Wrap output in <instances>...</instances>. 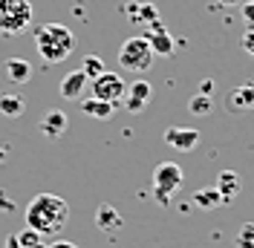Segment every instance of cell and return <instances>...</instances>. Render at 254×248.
<instances>
[{
	"mask_svg": "<svg viewBox=\"0 0 254 248\" xmlns=\"http://www.w3.org/2000/svg\"><path fill=\"white\" fill-rule=\"evenodd\" d=\"M217 3H220V6H240L243 0H217Z\"/></svg>",
	"mask_w": 254,
	"mask_h": 248,
	"instance_id": "cell-31",
	"label": "cell"
},
{
	"mask_svg": "<svg viewBox=\"0 0 254 248\" xmlns=\"http://www.w3.org/2000/svg\"><path fill=\"white\" fill-rule=\"evenodd\" d=\"M150 95H153V87L147 84V81H133L130 84V90L125 93V107L130 110V113H139V110L147 107V101H150Z\"/></svg>",
	"mask_w": 254,
	"mask_h": 248,
	"instance_id": "cell-9",
	"label": "cell"
},
{
	"mask_svg": "<svg viewBox=\"0 0 254 248\" xmlns=\"http://www.w3.org/2000/svg\"><path fill=\"white\" fill-rule=\"evenodd\" d=\"M234 246H237V248H254V222H246V225H240Z\"/></svg>",
	"mask_w": 254,
	"mask_h": 248,
	"instance_id": "cell-22",
	"label": "cell"
},
{
	"mask_svg": "<svg viewBox=\"0 0 254 248\" xmlns=\"http://www.w3.org/2000/svg\"><path fill=\"white\" fill-rule=\"evenodd\" d=\"M87 84H90V78L84 75V69H72V72H66L61 81V87H58V93H61V98H66V101H81V95H84V90H87Z\"/></svg>",
	"mask_w": 254,
	"mask_h": 248,
	"instance_id": "cell-8",
	"label": "cell"
},
{
	"mask_svg": "<svg viewBox=\"0 0 254 248\" xmlns=\"http://www.w3.org/2000/svg\"><path fill=\"white\" fill-rule=\"evenodd\" d=\"M6 248H20V243H17V237H15V234H12V237L6 240Z\"/></svg>",
	"mask_w": 254,
	"mask_h": 248,
	"instance_id": "cell-28",
	"label": "cell"
},
{
	"mask_svg": "<svg viewBox=\"0 0 254 248\" xmlns=\"http://www.w3.org/2000/svg\"><path fill=\"white\" fill-rule=\"evenodd\" d=\"M119 63L122 69H130V72H144L150 69L153 63V49H150V41L144 35H133L127 38L122 49H119Z\"/></svg>",
	"mask_w": 254,
	"mask_h": 248,
	"instance_id": "cell-4",
	"label": "cell"
},
{
	"mask_svg": "<svg viewBox=\"0 0 254 248\" xmlns=\"http://www.w3.org/2000/svg\"><path fill=\"white\" fill-rule=\"evenodd\" d=\"M199 93L202 95H214V81H211V78H205V81L199 84Z\"/></svg>",
	"mask_w": 254,
	"mask_h": 248,
	"instance_id": "cell-26",
	"label": "cell"
},
{
	"mask_svg": "<svg viewBox=\"0 0 254 248\" xmlns=\"http://www.w3.org/2000/svg\"><path fill=\"white\" fill-rule=\"evenodd\" d=\"M240 9H243V20L254 26V0H246V3H240Z\"/></svg>",
	"mask_w": 254,
	"mask_h": 248,
	"instance_id": "cell-24",
	"label": "cell"
},
{
	"mask_svg": "<svg viewBox=\"0 0 254 248\" xmlns=\"http://www.w3.org/2000/svg\"><path fill=\"white\" fill-rule=\"evenodd\" d=\"M32 3L29 0H0V32L3 35H20L32 26Z\"/></svg>",
	"mask_w": 254,
	"mask_h": 248,
	"instance_id": "cell-3",
	"label": "cell"
},
{
	"mask_svg": "<svg viewBox=\"0 0 254 248\" xmlns=\"http://www.w3.org/2000/svg\"><path fill=\"white\" fill-rule=\"evenodd\" d=\"M243 49H246V52L254 58V26L246 32V35H243Z\"/></svg>",
	"mask_w": 254,
	"mask_h": 248,
	"instance_id": "cell-25",
	"label": "cell"
},
{
	"mask_svg": "<svg viewBox=\"0 0 254 248\" xmlns=\"http://www.w3.org/2000/svg\"><path fill=\"white\" fill-rule=\"evenodd\" d=\"M3 69H6V78L15 81V84H26L32 78V63L23 61V58H9L3 63Z\"/></svg>",
	"mask_w": 254,
	"mask_h": 248,
	"instance_id": "cell-15",
	"label": "cell"
},
{
	"mask_svg": "<svg viewBox=\"0 0 254 248\" xmlns=\"http://www.w3.org/2000/svg\"><path fill=\"white\" fill-rule=\"evenodd\" d=\"M66 113H61V110H49L47 116L41 119V133L47 136V139H58L64 130H66Z\"/></svg>",
	"mask_w": 254,
	"mask_h": 248,
	"instance_id": "cell-12",
	"label": "cell"
},
{
	"mask_svg": "<svg viewBox=\"0 0 254 248\" xmlns=\"http://www.w3.org/2000/svg\"><path fill=\"white\" fill-rule=\"evenodd\" d=\"M127 12L136 17L139 23H147V26H150L153 20H159L156 6H153V3H130V6H127Z\"/></svg>",
	"mask_w": 254,
	"mask_h": 248,
	"instance_id": "cell-19",
	"label": "cell"
},
{
	"mask_svg": "<svg viewBox=\"0 0 254 248\" xmlns=\"http://www.w3.org/2000/svg\"><path fill=\"white\" fill-rule=\"evenodd\" d=\"M217 190H220L222 202H231L234 196L240 193V187H243V182H240V176L234 171H222L220 176H217Z\"/></svg>",
	"mask_w": 254,
	"mask_h": 248,
	"instance_id": "cell-13",
	"label": "cell"
},
{
	"mask_svg": "<svg viewBox=\"0 0 254 248\" xmlns=\"http://www.w3.org/2000/svg\"><path fill=\"white\" fill-rule=\"evenodd\" d=\"M113 107L116 104H110V101H101V98H81V113H87V116H93V119H98V122H107L113 116Z\"/></svg>",
	"mask_w": 254,
	"mask_h": 248,
	"instance_id": "cell-14",
	"label": "cell"
},
{
	"mask_svg": "<svg viewBox=\"0 0 254 248\" xmlns=\"http://www.w3.org/2000/svg\"><path fill=\"white\" fill-rule=\"evenodd\" d=\"M188 110H190V116H208V113L214 110V98H211V95H202V93H196L193 98H190Z\"/></svg>",
	"mask_w": 254,
	"mask_h": 248,
	"instance_id": "cell-20",
	"label": "cell"
},
{
	"mask_svg": "<svg viewBox=\"0 0 254 248\" xmlns=\"http://www.w3.org/2000/svg\"><path fill=\"white\" fill-rule=\"evenodd\" d=\"M17 243H20V248H44L41 246V234L32 231V228H23L20 234H15Z\"/></svg>",
	"mask_w": 254,
	"mask_h": 248,
	"instance_id": "cell-23",
	"label": "cell"
},
{
	"mask_svg": "<svg viewBox=\"0 0 254 248\" xmlns=\"http://www.w3.org/2000/svg\"><path fill=\"white\" fill-rule=\"evenodd\" d=\"M49 248H78L75 243H66V240H58V243H52Z\"/></svg>",
	"mask_w": 254,
	"mask_h": 248,
	"instance_id": "cell-27",
	"label": "cell"
},
{
	"mask_svg": "<svg viewBox=\"0 0 254 248\" xmlns=\"http://www.w3.org/2000/svg\"><path fill=\"white\" fill-rule=\"evenodd\" d=\"M26 228L38 231L41 237L47 234H58L69 219V205L66 199L55 196V193H38L35 199L26 205Z\"/></svg>",
	"mask_w": 254,
	"mask_h": 248,
	"instance_id": "cell-1",
	"label": "cell"
},
{
	"mask_svg": "<svg viewBox=\"0 0 254 248\" xmlns=\"http://www.w3.org/2000/svg\"><path fill=\"white\" fill-rule=\"evenodd\" d=\"M144 38L150 41V49H153V55H174V38L168 35V32L162 29V23L153 20L147 32H144Z\"/></svg>",
	"mask_w": 254,
	"mask_h": 248,
	"instance_id": "cell-10",
	"label": "cell"
},
{
	"mask_svg": "<svg viewBox=\"0 0 254 248\" xmlns=\"http://www.w3.org/2000/svg\"><path fill=\"white\" fill-rule=\"evenodd\" d=\"M81 69H84V75L93 81V78H98L101 72H104V69H107V66H104V61H101V58H95V55H87V58H84V63H81Z\"/></svg>",
	"mask_w": 254,
	"mask_h": 248,
	"instance_id": "cell-21",
	"label": "cell"
},
{
	"mask_svg": "<svg viewBox=\"0 0 254 248\" xmlns=\"http://www.w3.org/2000/svg\"><path fill=\"white\" fill-rule=\"evenodd\" d=\"M6 159H9V147H3V144H0V165H3Z\"/></svg>",
	"mask_w": 254,
	"mask_h": 248,
	"instance_id": "cell-30",
	"label": "cell"
},
{
	"mask_svg": "<svg viewBox=\"0 0 254 248\" xmlns=\"http://www.w3.org/2000/svg\"><path fill=\"white\" fill-rule=\"evenodd\" d=\"M185 173L176 162H162L156 171H153V196L159 199V205H168L171 196L182 187Z\"/></svg>",
	"mask_w": 254,
	"mask_h": 248,
	"instance_id": "cell-5",
	"label": "cell"
},
{
	"mask_svg": "<svg viewBox=\"0 0 254 248\" xmlns=\"http://www.w3.org/2000/svg\"><path fill=\"white\" fill-rule=\"evenodd\" d=\"M35 49L47 63H61L75 49V35L64 23H44L35 32Z\"/></svg>",
	"mask_w": 254,
	"mask_h": 248,
	"instance_id": "cell-2",
	"label": "cell"
},
{
	"mask_svg": "<svg viewBox=\"0 0 254 248\" xmlns=\"http://www.w3.org/2000/svg\"><path fill=\"white\" fill-rule=\"evenodd\" d=\"M90 87H93V95L95 98H101V101H110V104H119L127 93V84L122 81L119 72H110V69H104L98 78L90 81Z\"/></svg>",
	"mask_w": 254,
	"mask_h": 248,
	"instance_id": "cell-6",
	"label": "cell"
},
{
	"mask_svg": "<svg viewBox=\"0 0 254 248\" xmlns=\"http://www.w3.org/2000/svg\"><path fill=\"white\" fill-rule=\"evenodd\" d=\"M95 228H101V231H107V234L119 231V228H122V214H119L113 205H107V202L98 205V208H95Z\"/></svg>",
	"mask_w": 254,
	"mask_h": 248,
	"instance_id": "cell-11",
	"label": "cell"
},
{
	"mask_svg": "<svg viewBox=\"0 0 254 248\" xmlns=\"http://www.w3.org/2000/svg\"><path fill=\"white\" fill-rule=\"evenodd\" d=\"M0 208H12V202H9V196H6V193H0Z\"/></svg>",
	"mask_w": 254,
	"mask_h": 248,
	"instance_id": "cell-29",
	"label": "cell"
},
{
	"mask_svg": "<svg viewBox=\"0 0 254 248\" xmlns=\"http://www.w3.org/2000/svg\"><path fill=\"white\" fill-rule=\"evenodd\" d=\"M228 107L231 110H252L254 107V84H243L228 95Z\"/></svg>",
	"mask_w": 254,
	"mask_h": 248,
	"instance_id": "cell-16",
	"label": "cell"
},
{
	"mask_svg": "<svg viewBox=\"0 0 254 248\" xmlns=\"http://www.w3.org/2000/svg\"><path fill=\"white\" fill-rule=\"evenodd\" d=\"M165 141L179 153H190V150L199 147V130H193V127H168Z\"/></svg>",
	"mask_w": 254,
	"mask_h": 248,
	"instance_id": "cell-7",
	"label": "cell"
},
{
	"mask_svg": "<svg viewBox=\"0 0 254 248\" xmlns=\"http://www.w3.org/2000/svg\"><path fill=\"white\" fill-rule=\"evenodd\" d=\"M220 202H222V196L217 187H199L193 193V205H199V211H214Z\"/></svg>",
	"mask_w": 254,
	"mask_h": 248,
	"instance_id": "cell-18",
	"label": "cell"
},
{
	"mask_svg": "<svg viewBox=\"0 0 254 248\" xmlns=\"http://www.w3.org/2000/svg\"><path fill=\"white\" fill-rule=\"evenodd\" d=\"M23 110H26V101H23L20 95L0 93V116H6V119H17V116H23Z\"/></svg>",
	"mask_w": 254,
	"mask_h": 248,
	"instance_id": "cell-17",
	"label": "cell"
}]
</instances>
